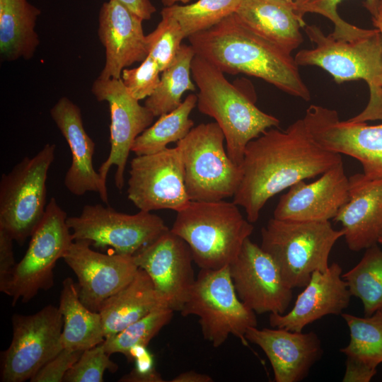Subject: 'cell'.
Wrapping results in <instances>:
<instances>
[{
	"mask_svg": "<svg viewBox=\"0 0 382 382\" xmlns=\"http://www.w3.org/2000/svg\"><path fill=\"white\" fill-rule=\"evenodd\" d=\"M342 161L341 154L324 149L313 140L303 119L285 130L270 128L248 144L241 165L242 180L233 202L255 223L269 199Z\"/></svg>",
	"mask_w": 382,
	"mask_h": 382,
	"instance_id": "cell-1",
	"label": "cell"
},
{
	"mask_svg": "<svg viewBox=\"0 0 382 382\" xmlns=\"http://www.w3.org/2000/svg\"><path fill=\"white\" fill-rule=\"evenodd\" d=\"M187 39L196 55L224 73L245 74L289 95L311 99L294 57L249 29L235 13Z\"/></svg>",
	"mask_w": 382,
	"mask_h": 382,
	"instance_id": "cell-2",
	"label": "cell"
},
{
	"mask_svg": "<svg viewBox=\"0 0 382 382\" xmlns=\"http://www.w3.org/2000/svg\"><path fill=\"white\" fill-rule=\"evenodd\" d=\"M192 79L199 89V111L215 120L222 130L227 154L241 166L248 144L266 130L278 127L279 120L255 105V99L230 83L224 73L196 55L191 64Z\"/></svg>",
	"mask_w": 382,
	"mask_h": 382,
	"instance_id": "cell-3",
	"label": "cell"
},
{
	"mask_svg": "<svg viewBox=\"0 0 382 382\" xmlns=\"http://www.w3.org/2000/svg\"><path fill=\"white\" fill-rule=\"evenodd\" d=\"M305 32L315 47L297 52L294 59L298 66L320 67L337 83L363 79L369 88V101L362 112L349 120H382V37L379 30L352 41L325 35L315 25H306Z\"/></svg>",
	"mask_w": 382,
	"mask_h": 382,
	"instance_id": "cell-4",
	"label": "cell"
},
{
	"mask_svg": "<svg viewBox=\"0 0 382 382\" xmlns=\"http://www.w3.org/2000/svg\"><path fill=\"white\" fill-rule=\"evenodd\" d=\"M254 226L233 202L190 201L177 212L170 231L189 245L194 262L219 270L238 257Z\"/></svg>",
	"mask_w": 382,
	"mask_h": 382,
	"instance_id": "cell-5",
	"label": "cell"
},
{
	"mask_svg": "<svg viewBox=\"0 0 382 382\" xmlns=\"http://www.w3.org/2000/svg\"><path fill=\"white\" fill-rule=\"evenodd\" d=\"M344 236L330 221H294L270 219L261 229V245L277 265L291 289L305 287L315 271H325L332 248Z\"/></svg>",
	"mask_w": 382,
	"mask_h": 382,
	"instance_id": "cell-6",
	"label": "cell"
},
{
	"mask_svg": "<svg viewBox=\"0 0 382 382\" xmlns=\"http://www.w3.org/2000/svg\"><path fill=\"white\" fill-rule=\"evenodd\" d=\"M225 137L216 122L193 127L176 143L191 201H219L233 197L243 177L224 147Z\"/></svg>",
	"mask_w": 382,
	"mask_h": 382,
	"instance_id": "cell-7",
	"label": "cell"
},
{
	"mask_svg": "<svg viewBox=\"0 0 382 382\" xmlns=\"http://www.w3.org/2000/svg\"><path fill=\"white\" fill-rule=\"evenodd\" d=\"M181 315L199 317L204 339L214 347L222 345L230 335L248 345L245 333L257 327L255 313L238 298L229 267L219 270L200 269Z\"/></svg>",
	"mask_w": 382,
	"mask_h": 382,
	"instance_id": "cell-8",
	"label": "cell"
},
{
	"mask_svg": "<svg viewBox=\"0 0 382 382\" xmlns=\"http://www.w3.org/2000/svg\"><path fill=\"white\" fill-rule=\"evenodd\" d=\"M56 145L25 156L0 180V228L19 245L32 236L46 209V181Z\"/></svg>",
	"mask_w": 382,
	"mask_h": 382,
	"instance_id": "cell-9",
	"label": "cell"
},
{
	"mask_svg": "<svg viewBox=\"0 0 382 382\" xmlns=\"http://www.w3.org/2000/svg\"><path fill=\"white\" fill-rule=\"evenodd\" d=\"M67 218L56 199L52 197L4 291L12 298L13 306L18 301H29L40 290L46 291L53 286L56 262L63 257L74 241Z\"/></svg>",
	"mask_w": 382,
	"mask_h": 382,
	"instance_id": "cell-10",
	"label": "cell"
},
{
	"mask_svg": "<svg viewBox=\"0 0 382 382\" xmlns=\"http://www.w3.org/2000/svg\"><path fill=\"white\" fill-rule=\"evenodd\" d=\"M74 241L85 240L96 248H112L115 253L134 255L169 229L151 212H119L100 204L85 205L80 215L68 217Z\"/></svg>",
	"mask_w": 382,
	"mask_h": 382,
	"instance_id": "cell-11",
	"label": "cell"
},
{
	"mask_svg": "<svg viewBox=\"0 0 382 382\" xmlns=\"http://www.w3.org/2000/svg\"><path fill=\"white\" fill-rule=\"evenodd\" d=\"M12 326L11 344L1 352V381L23 382L64 349L63 317L58 307L47 305L32 315L14 314Z\"/></svg>",
	"mask_w": 382,
	"mask_h": 382,
	"instance_id": "cell-12",
	"label": "cell"
},
{
	"mask_svg": "<svg viewBox=\"0 0 382 382\" xmlns=\"http://www.w3.org/2000/svg\"><path fill=\"white\" fill-rule=\"evenodd\" d=\"M127 198L139 210L171 209L176 212L191 201L178 148L137 156L130 162Z\"/></svg>",
	"mask_w": 382,
	"mask_h": 382,
	"instance_id": "cell-13",
	"label": "cell"
},
{
	"mask_svg": "<svg viewBox=\"0 0 382 382\" xmlns=\"http://www.w3.org/2000/svg\"><path fill=\"white\" fill-rule=\"evenodd\" d=\"M303 120L320 147L357 159L366 176L382 178V124L341 121L336 110L316 105L307 108Z\"/></svg>",
	"mask_w": 382,
	"mask_h": 382,
	"instance_id": "cell-14",
	"label": "cell"
},
{
	"mask_svg": "<svg viewBox=\"0 0 382 382\" xmlns=\"http://www.w3.org/2000/svg\"><path fill=\"white\" fill-rule=\"evenodd\" d=\"M91 91L98 101L108 103L110 112V150L97 171L106 182L110 169L116 166L115 184L121 191L125 185V170L134 141L152 125L155 116L129 93L121 79L98 78L93 83Z\"/></svg>",
	"mask_w": 382,
	"mask_h": 382,
	"instance_id": "cell-15",
	"label": "cell"
},
{
	"mask_svg": "<svg viewBox=\"0 0 382 382\" xmlns=\"http://www.w3.org/2000/svg\"><path fill=\"white\" fill-rule=\"evenodd\" d=\"M240 300L255 313H285L293 289L284 282L272 257L247 238L236 260L228 265Z\"/></svg>",
	"mask_w": 382,
	"mask_h": 382,
	"instance_id": "cell-16",
	"label": "cell"
},
{
	"mask_svg": "<svg viewBox=\"0 0 382 382\" xmlns=\"http://www.w3.org/2000/svg\"><path fill=\"white\" fill-rule=\"evenodd\" d=\"M133 257L137 267L151 277L165 303L180 311L196 279L187 243L169 228Z\"/></svg>",
	"mask_w": 382,
	"mask_h": 382,
	"instance_id": "cell-17",
	"label": "cell"
},
{
	"mask_svg": "<svg viewBox=\"0 0 382 382\" xmlns=\"http://www.w3.org/2000/svg\"><path fill=\"white\" fill-rule=\"evenodd\" d=\"M91 246L88 241H74L62 259L78 278L81 302L99 312L108 298L134 279L139 267L133 255L103 254Z\"/></svg>",
	"mask_w": 382,
	"mask_h": 382,
	"instance_id": "cell-18",
	"label": "cell"
},
{
	"mask_svg": "<svg viewBox=\"0 0 382 382\" xmlns=\"http://www.w3.org/2000/svg\"><path fill=\"white\" fill-rule=\"evenodd\" d=\"M349 199V178L342 161L314 182L299 181L281 196L274 218L294 221H324L334 219Z\"/></svg>",
	"mask_w": 382,
	"mask_h": 382,
	"instance_id": "cell-19",
	"label": "cell"
},
{
	"mask_svg": "<svg viewBox=\"0 0 382 382\" xmlns=\"http://www.w3.org/2000/svg\"><path fill=\"white\" fill-rule=\"evenodd\" d=\"M142 21L117 0L103 4L98 34L105 50V62L98 79H120L124 69L146 59L149 51Z\"/></svg>",
	"mask_w": 382,
	"mask_h": 382,
	"instance_id": "cell-20",
	"label": "cell"
},
{
	"mask_svg": "<svg viewBox=\"0 0 382 382\" xmlns=\"http://www.w3.org/2000/svg\"><path fill=\"white\" fill-rule=\"evenodd\" d=\"M245 337L266 354L276 382L302 381L323 355L321 341L314 332L252 327Z\"/></svg>",
	"mask_w": 382,
	"mask_h": 382,
	"instance_id": "cell-21",
	"label": "cell"
},
{
	"mask_svg": "<svg viewBox=\"0 0 382 382\" xmlns=\"http://www.w3.org/2000/svg\"><path fill=\"white\" fill-rule=\"evenodd\" d=\"M50 115L71 154V163L64 179L65 187L76 196L96 192L108 204L106 182L93 168L96 145L85 130L80 108L68 98L62 97L51 108Z\"/></svg>",
	"mask_w": 382,
	"mask_h": 382,
	"instance_id": "cell-22",
	"label": "cell"
},
{
	"mask_svg": "<svg viewBox=\"0 0 382 382\" xmlns=\"http://www.w3.org/2000/svg\"><path fill=\"white\" fill-rule=\"evenodd\" d=\"M342 273L341 266L335 262L325 271L313 272L288 313L270 314V326L301 332L305 326L327 315L341 314L352 296Z\"/></svg>",
	"mask_w": 382,
	"mask_h": 382,
	"instance_id": "cell-23",
	"label": "cell"
},
{
	"mask_svg": "<svg viewBox=\"0 0 382 382\" xmlns=\"http://www.w3.org/2000/svg\"><path fill=\"white\" fill-rule=\"evenodd\" d=\"M333 219L341 223L349 250L360 251L377 244L382 233V178L364 173L349 178V199Z\"/></svg>",
	"mask_w": 382,
	"mask_h": 382,
	"instance_id": "cell-24",
	"label": "cell"
},
{
	"mask_svg": "<svg viewBox=\"0 0 382 382\" xmlns=\"http://www.w3.org/2000/svg\"><path fill=\"white\" fill-rule=\"evenodd\" d=\"M256 34L291 54L303 42V18L294 7L277 0H242L234 13Z\"/></svg>",
	"mask_w": 382,
	"mask_h": 382,
	"instance_id": "cell-25",
	"label": "cell"
},
{
	"mask_svg": "<svg viewBox=\"0 0 382 382\" xmlns=\"http://www.w3.org/2000/svg\"><path fill=\"white\" fill-rule=\"evenodd\" d=\"M162 306L168 307L156 291L149 274L139 268L134 279L108 298L99 310L105 339Z\"/></svg>",
	"mask_w": 382,
	"mask_h": 382,
	"instance_id": "cell-26",
	"label": "cell"
},
{
	"mask_svg": "<svg viewBox=\"0 0 382 382\" xmlns=\"http://www.w3.org/2000/svg\"><path fill=\"white\" fill-rule=\"evenodd\" d=\"M58 308L63 317L61 340L64 349L84 351L104 342L100 313L81 302L79 288L71 277L62 282Z\"/></svg>",
	"mask_w": 382,
	"mask_h": 382,
	"instance_id": "cell-27",
	"label": "cell"
},
{
	"mask_svg": "<svg viewBox=\"0 0 382 382\" xmlns=\"http://www.w3.org/2000/svg\"><path fill=\"white\" fill-rule=\"evenodd\" d=\"M40 10L27 0H0V53L4 59L33 57L39 37L35 28Z\"/></svg>",
	"mask_w": 382,
	"mask_h": 382,
	"instance_id": "cell-28",
	"label": "cell"
},
{
	"mask_svg": "<svg viewBox=\"0 0 382 382\" xmlns=\"http://www.w3.org/2000/svg\"><path fill=\"white\" fill-rule=\"evenodd\" d=\"M195 56L190 45L182 44L173 62L161 72L158 86L144 103L155 117L175 110L182 103V96L185 91H195V85L190 79L191 64Z\"/></svg>",
	"mask_w": 382,
	"mask_h": 382,
	"instance_id": "cell-29",
	"label": "cell"
},
{
	"mask_svg": "<svg viewBox=\"0 0 382 382\" xmlns=\"http://www.w3.org/2000/svg\"><path fill=\"white\" fill-rule=\"evenodd\" d=\"M197 96L189 94L182 103L158 120L139 135L134 141L132 151L136 156L151 154L167 148L171 142H178L187 136L194 127L190 115L197 105Z\"/></svg>",
	"mask_w": 382,
	"mask_h": 382,
	"instance_id": "cell-30",
	"label": "cell"
},
{
	"mask_svg": "<svg viewBox=\"0 0 382 382\" xmlns=\"http://www.w3.org/2000/svg\"><path fill=\"white\" fill-rule=\"evenodd\" d=\"M342 278L351 295L362 302L366 316L382 311V250L377 244L366 248L361 260Z\"/></svg>",
	"mask_w": 382,
	"mask_h": 382,
	"instance_id": "cell-31",
	"label": "cell"
},
{
	"mask_svg": "<svg viewBox=\"0 0 382 382\" xmlns=\"http://www.w3.org/2000/svg\"><path fill=\"white\" fill-rule=\"evenodd\" d=\"M349 330V344L340 352L370 368L382 363V311L365 317L342 313Z\"/></svg>",
	"mask_w": 382,
	"mask_h": 382,
	"instance_id": "cell-32",
	"label": "cell"
},
{
	"mask_svg": "<svg viewBox=\"0 0 382 382\" xmlns=\"http://www.w3.org/2000/svg\"><path fill=\"white\" fill-rule=\"evenodd\" d=\"M173 313L174 311L167 306L154 309L115 335L106 337L103 342L105 351L109 355L123 354L129 360L132 350L138 347H146L161 330L169 323Z\"/></svg>",
	"mask_w": 382,
	"mask_h": 382,
	"instance_id": "cell-33",
	"label": "cell"
},
{
	"mask_svg": "<svg viewBox=\"0 0 382 382\" xmlns=\"http://www.w3.org/2000/svg\"><path fill=\"white\" fill-rule=\"evenodd\" d=\"M242 0H198L180 6L173 4L161 11L174 17L180 24L185 38L207 30L234 13Z\"/></svg>",
	"mask_w": 382,
	"mask_h": 382,
	"instance_id": "cell-34",
	"label": "cell"
},
{
	"mask_svg": "<svg viewBox=\"0 0 382 382\" xmlns=\"http://www.w3.org/2000/svg\"><path fill=\"white\" fill-rule=\"evenodd\" d=\"M342 0H297L294 9L303 18L307 13H318L332 22L334 30L330 35L336 40L352 41L374 34L376 28L368 30L360 28L344 21L337 13V5ZM379 0H366L364 6L374 16L378 10Z\"/></svg>",
	"mask_w": 382,
	"mask_h": 382,
	"instance_id": "cell-35",
	"label": "cell"
},
{
	"mask_svg": "<svg viewBox=\"0 0 382 382\" xmlns=\"http://www.w3.org/2000/svg\"><path fill=\"white\" fill-rule=\"evenodd\" d=\"M161 21L156 29L146 35L149 54L162 72L171 64L185 38L179 22L172 16L161 11Z\"/></svg>",
	"mask_w": 382,
	"mask_h": 382,
	"instance_id": "cell-36",
	"label": "cell"
},
{
	"mask_svg": "<svg viewBox=\"0 0 382 382\" xmlns=\"http://www.w3.org/2000/svg\"><path fill=\"white\" fill-rule=\"evenodd\" d=\"M103 342L84 350L77 361L66 372L64 382H102L106 370L115 373L118 365L112 361Z\"/></svg>",
	"mask_w": 382,
	"mask_h": 382,
	"instance_id": "cell-37",
	"label": "cell"
},
{
	"mask_svg": "<svg viewBox=\"0 0 382 382\" xmlns=\"http://www.w3.org/2000/svg\"><path fill=\"white\" fill-rule=\"evenodd\" d=\"M160 73L157 63L148 55L139 66L124 69L120 79L129 93L141 100L154 93L160 82Z\"/></svg>",
	"mask_w": 382,
	"mask_h": 382,
	"instance_id": "cell-38",
	"label": "cell"
},
{
	"mask_svg": "<svg viewBox=\"0 0 382 382\" xmlns=\"http://www.w3.org/2000/svg\"><path fill=\"white\" fill-rule=\"evenodd\" d=\"M83 351L63 349L45 364L30 379V382H62L66 372L77 361Z\"/></svg>",
	"mask_w": 382,
	"mask_h": 382,
	"instance_id": "cell-39",
	"label": "cell"
},
{
	"mask_svg": "<svg viewBox=\"0 0 382 382\" xmlns=\"http://www.w3.org/2000/svg\"><path fill=\"white\" fill-rule=\"evenodd\" d=\"M136 364L132 371L122 376V382H163L161 374L154 367L153 359L145 347H138L132 350L130 361Z\"/></svg>",
	"mask_w": 382,
	"mask_h": 382,
	"instance_id": "cell-40",
	"label": "cell"
},
{
	"mask_svg": "<svg viewBox=\"0 0 382 382\" xmlns=\"http://www.w3.org/2000/svg\"><path fill=\"white\" fill-rule=\"evenodd\" d=\"M13 239L0 228V291L4 293L16 265L13 250Z\"/></svg>",
	"mask_w": 382,
	"mask_h": 382,
	"instance_id": "cell-41",
	"label": "cell"
},
{
	"mask_svg": "<svg viewBox=\"0 0 382 382\" xmlns=\"http://www.w3.org/2000/svg\"><path fill=\"white\" fill-rule=\"evenodd\" d=\"M376 372V369L370 368L357 359L347 357L346 371L342 381L369 382Z\"/></svg>",
	"mask_w": 382,
	"mask_h": 382,
	"instance_id": "cell-42",
	"label": "cell"
},
{
	"mask_svg": "<svg viewBox=\"0 0 382 382\" xmlns=\"http://www.w3.org/2000/svg\"><path fill=\"white\" fill-rule=\"evenodd\" d=\"M143 21L151 18L156 12L155 6L150 0H117Z\"/></svg>",
	"mask_w": 382,
	"mask_h": 382,
	"instance_id": "cell-43",
	"label": "cell"
},
{
	"mask_svg": "<svg viewBox=\"0 0 382 382\" xmlns=\"http://www.w3.org/2000/svg\"><path fill=\"white\" fill-rule=\"evenodd\" d=\"M213 378L208 374L195 371L183 372L174 377L171 382H212Z\"/></svg>",
	"mask_w": 382,
	"mask_h": 382,
	"instance_id": "cell-44",
	"label": "cell"
},
{
	"mask_svg": "<svg viewBox=\"0 0 382 382\" xmlns=\"http://www.w3.org/2000/svg\"><path fill=\"white\" fill-rule=\"evenodd\" d=\"M371 19L374 26L379 30L382 37V0H379L377 13Z\"/></svg>",
	"mask_w": 382,
	"mask_h": 382,
	"instance_id": "cell-45",
	"label": "cell"
},
{
	"mask_svg": "<svg viewBox=\"0 0 382 382\" xmlns=\"http://www.w3.org/2000/svg\"><path fill=\"white\" fill-rule=\"evenodd\" d=\"M190 1V0H161V2L163 4V6L166 7V6H170L173 4H175L176 2L180 1L182 3L187 4Z\"/></svg>",
	"mask_w": 382,
	"mask_h": 382,
	"instance_id": "cell-46",
	"label": "cell"
},
{
	"mask_svg": "<svg viewBox=\"0 0 382 382\" xmlns=\"http://www.w3.org/2000/svg\"><path fill=\"white\" fill-rule=\"evenodd\" d=\"M277 1L286 3V4H289V5L292 6L294 7V4H295V3L296 2L297 0H277Z\"/></svg>",
	"mask_w": 382,
	"mask_h": 382,
	"instance_id": "cell-47",
	"label": "cell"
},
{
	"mask_svg": "<svg viewBox=\"0 0 382 382\" xmlns=\"http://www.w3.org/2000/svg\"><path fill=\"white\" fill-rule=\"evenodd\" d=\"M378 243L382 245V233L381 234L380 237L378 238Z\"/></svg>",
	"mask_w": 382,
	"mask_h": 382,
	"instance_id": "cell-48",
	"label": "cell"
}]
</instances>
